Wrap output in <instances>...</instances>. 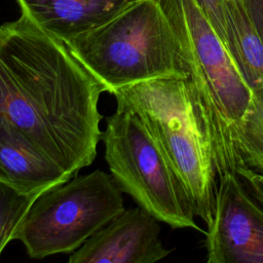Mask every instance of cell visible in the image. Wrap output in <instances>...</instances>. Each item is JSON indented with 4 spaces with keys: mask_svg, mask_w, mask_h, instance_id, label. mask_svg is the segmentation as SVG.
Returning <instances> with one entry per match:
<instances>
[{
    "mask_svg": "<svg viewBox=\"0 0 263 263\" xmlns=\"http://www.w3.org/2000/svg\"><path fill=\"white\" fill-rule=\"evenodd\" d=\"M159 220L140 205L125 209L72 252L69 263H154L172 250L160 238Z\"/></svg>",
    "mask_w": 263,
    "mask_h": 263,
    "instance_id": "ba28073f",
    "label": "cell"
},
{
    "mask_svg": "<svg viewBox=\"0 0 263 263\" xmlns=\"http://www.w3.org/2000/svg\"><path fill=\"white\" fill-rule=\"evenodd\" d=\"M139 0H16L22 13L65 43L108 23Z\"/></svg>",
    "mask_w": 263,
    "mask_h": 263,
    "instance_id": "9c48e42d",
    "label": "cell"
},
{
    "mask_svg": "<svg viewBox=\"0 0 263 263\" xmlns=\"http://www.w3.org/2000/svg\"><path fill=\"white\" fill-rule=\"evenodd\" d=\"M122 193L111 174L101 170L72 177L36 197L13 240L32 259L71 254L124 210Z\"/></svg>",
    "mask_w": 263,
    "mask_h": 263,
    "instance_id": "8992f818",
    "label": "cell"
},
{
    "mask_svg": "<svg viewBox=\"0 0 263 263\" xmlns=\"http://www.w3.org/2000/svg\"><path fill=\"white\" fill-rule=\"evenodd\" d=\"M113 96L142 118L182 182L195 216L209 226L214 216L218 173L188 79L147 80L120 88Z\"/></svg>",
    "mask_w": 263,
    "mask_h": 263,
    "instance_id": "3957f363",
    "label": "cell"
},
{
    "mask_svg": "<svg viewBox=\"0 0 263 263\" xmlns=\"http://www.w3.org/2000/svg\"><path fill=\"white\" fill-rule=\"evenodd\" d=\"M179 41L194 104L211 141L218 178L242 165L238 132L252 99L223 41L197 0H158Z\"/></svg>",
    "mask_w": 263,
    "mask_h": 263,
    "instance_id": "7a4b0ae2",
    "label": "cell"
},
{
    "mask_svg": "<svg viewBox=\"0 0 263 263\" xmlns=\"http://www.w3.org/2000/svg\"><path fill=\"white\" fill-rule=\"evenodd\" d=\"M36 197L0 182V256Z\"/></svg>",
    "mask_w": 263,
    "mask_h": 263,
    "instance_id": "4fadbf2b",
    "label": "cell"
},
{
    "mask_svg": "<svg viewBox=\"0 0 263 263\" xmlns=\"http://www.w3.org/2000/svg\"><path fill=\"white\" fill-rule=\"evenodd\" d=\"M203 247L208 263H263V204L237 174L218 179Z\"/></svg>",
    "mask_w": 263,
    "mask_h": 263,
    "instance_id": "52a82bcc",
    "label": "cell"
},
{
    "mask_svg": "<svg viewBox=\"0 0 263 263\" xmlns=\"http://www.w3.org/2000/svg\"><path fill=\"white\" fill-rule=\"evenodd\" d=\"M200 7L212 23L215 31L222 35L224 29V2L225 0H197Z\"/></svg>",
    "mask_w": 263,
    "mask_h": 263,
    "instance_id": "5bb4252c",
    "label": "cell"
},
{
    "mask_svg": "<svg viewBox=\"0 0 263 263\" xmlns=\"http://www.w3.org/2000/svg\"><path fill=\"white\" fill-rule=\"evenodd\" d=\"M105 91L64 41L27 15L0 26V118L71 177L96 159Z\"/></svg>",
    "mask_w": 263,
    "mask_h": 263,
    "instance_id": "6da1fadb",
    "label": "cell"
},
{
    "mask_svg": "<svg viewBox=\"0 0 263 263\" xmlns=\"http://www.w3.org/2000/svg\"><path fill=\"white\" fill-rule=\"evenodd\" d=\"M242 165L263 175V89L255 90L237 139Z\"/></svg>",
    "mask_w": 263,
    "mask_h": 263,
    "instance_id": "7c38bea8",
    "label": "cell"
},
{
    "mask_svg": "<svg viewBox=\"0 0 263 263\" xmlns=\"http://www.w3.org/2000/svg\"><path fill=\"white\" fill-rule=\"evenodd\" d=\"M220 38L252 91L262 90L263 42L242 0H225L224 29Z\"/></svg>",
    "mask_w": 263,
    "mask_h": 263,
    "instance_id": "8fae6325",
    "label": "cell"
},
{
    "mask_svg": "<svg viewBox=\"0 0 263 263\" xmlns=\"http://www.w3.org/2000/svg\"><path fill=\"white\" fill-rule=\"evenodd\" d=\"M72 178L0 118V182L38 196Z\"/></svg>",
    "mask_w": 263,
    "mask_h": 263,
    "instance_id": "30bf717a",
    "label": "cell"
},
{
    "mask_svg": "<svg viewBox=\"0 0 263 263\" xmlns=\"http://www.w3.org/2000/svg\"><path fill=\"white\" fill-rule=\"evenodd\" d=\"M66 44L111 95L147 80L187 78L178 38L158 0H139Z\"/></svg>",
    "mask_w": 263,
    "mask_h": 263,
    "instance_id": "277c9868",
    "label": "cell"
},
{
    "mask_svg": "<svg viewBox=\"0 0 263 263\" xmlns=\"http://www.w3.org/2000/svg\"><path fill=\"white\" fill-rule=\"evenodd\" d=\"M101 140L110 174L123 193L174 229L204 233L182 182L136 111L116 101Z\"/></svg>",
    "mask_w": 263,
    "mask_h": 263,
    "instance_id": "5b68a950",
    "label": "cell"
},
{
    "mask_svg": "<svg viewBox=\"0 0 263 263\" xmlns=\"http://www.w3.org/2000/svg\"><path fill=\"white\" fill-rule=\"evenodd\" d=\"M248 15L263 42V0H242Z\"/></svg>",
    "mask_w": 263,
    "mask_h": 263,
    "instance_id": "2e32d148",
    "label": "cell"
},
{
    "mask_svg": "<svg viewBox=\"0 0 263 263\" xmlns=\"http://www.w3.org/2000/svg\"><path fill=\"white\" fill-rule=\"evenodd\" d=\"M236 174L246 184L250 192L263 204V175L245 165H240Z\"/></svg>",
    "mask_w": 263,
    "mask_h": 263,
    "instance_id": "9a60e30c",
    "label": "cell"
}]
</instances>
